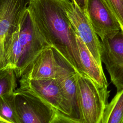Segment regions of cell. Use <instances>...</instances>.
<instances>
[{"label": "cell", "instance_id": "obj_1", "mask_svg": "<svg viewBox=\"0 0 123 123\" xmlns=\"http://www.w3.org/2000/svg\"><path fill=\"white\" fill-rule=\"evenodd\" d=\"M71 3L69 0H31L28 10L38 32L55 53L77 73L86 75L76 32L66 13Z\"/></svg>", "mask_w": 123, "mask_h": 123}, {"label": "cell", "instance_id": "obj_2", "mask_svg": "<svg viewBox=\"0 0 123 123\" xmlns=\"http://www.w3.org/2000/svg\"><path fill=\"white\" fill-rule=\"evenodd\" d=\"M48 47L50 46L38 32L27 9L3 58L0 60V69L12 68L17 78H20L38 54Z\"/></svg>", "mask_w": 123, "mask_h": 123}, {"label": "cell", "instance_id": "obj_3", "mask_svg": "<svg viewBox=\"0 0 123 123\" xmlns=\"http://www.w3.org/2000/svg\"><path fill=\"white\" fill-rule=\"evenodd\" d=\"M78 101L81 123H101L110 91L86 75L77 73Z\"/></svg>", "mask_w": 123, "mask_h": 123}, {"label": "cell", "instance_id": "obj_4", "mask_svg": "<svg viewBox=\"0 0 123 123\" xmlns=\"http://www.w3.org/2000/svg\"><path fill=\"white\" fill-rule=\"evenodd\" d=\"M19 123H68L52 108L31 91L20 87L13 92Z\"/></svg>", "mask_w": 123, "mask_h": 123}, {"label": "cell", "instance_id": "obj_5", "mask_svg": "<svg viewBox=\"0 0 123 123\" xmlns=\"http://www.w3.org/2000/svg\"><path fill=\"white\" fill-rule=\"evenodd\" d=\"M20 87L36 95L68 123H72L67 102L56 78L28 79L20 78Z\"/></svg>", "mask_w": 123, "mask_h": 123}, {"label": "cell", "instance_id": "obj_6", "mask_svg": "<svg viewBox=\"0 0 123 123\" xmlns=\"http://www.w3.org/2000/svg\"><path fill=\"white\" fill-rule=\"evenodd\" d=\"M31 0H0V60L18 29Z\"/></svg>", "mask_w": 123, "mask_h": 123}, {"label": "cell", "instance_id": "obj_7", "mask_svg": "<svg viewBox=\"0 0 123 123\" xmlns=\"http://www.w3.org/2000/svg\"><path fill=\"white\" fill-rule=\"evenodd\" d=\"M101 59L117 90L123 89V31L101 39Z\"/></svg>", "mask_w": 123, "mask_h": 123}, {"label": "cell", "instance_id": "obj_8", "mask_svg": "<svg viewBox=\"0 0 123 123\" xmlns=\"http://www.w3.org/2000/svg\"><path fill=\"white\" fill-rule=\"evenodd\" d=\"M100 39L121 31L120 23L106 0H88L85 12Z\"/></svg>", "mask_w": 123, "mask_h": 123}, {"label": "cell", "instance_id": "obj_9", "mask_svg": "<svg viewBox=\"0 0 123 123\" xmlns=\"http://www.w3.org/2000/svg\"><path fill=\"white\" fill-rule=\"evenodd\" d=\"M66 13L75 32L86 44L98 63L102 66L101 42L85 13L72 1L66 10Z\"/></svg>", "mask_w": 123, "mask_h": 123}, {"label": "cell", "instance_id": "obj_10", "mask_svg": "<svg viewBox=\"0 0 123 123\" xmlns=\"http://www.w3.org/2000/svg\"><path fill=\"white\" fill-rule=\"evenodd\" d=\"M77 73L61 59L56 78L67 102L72 123H81L78 101Z\"/></svg>", "mask_w": 123, "mask_h": 123}, {"label": "cell", "instance_id": "obj_11", "mask_svg": "<svg viewBox=\"0 0 123 123\" xmlns=\"http://www.w3.org/2000/svg\"><path fill=\"white\" fill-rule=\"evenodd\" d=\"M61 60L53 48L48 47L38 54L21 78L28 79L56 78Z\"/></svg>", "mask_w": 123, "mask_h": 123}, {"label": "cell", "instance_id": "obj_12", "mask_svg": "<svg viewBox=\"0 0 123 123\" xmlns=\"http://www.w3.org/2000/svg\"><path fill=\"white\" fill-rule=\"evenodd\" d=\"M80 59L85 74L100 86L108 88V83L100 66L81 37L76 33Z\"/></svg>", "mask_w": 123, "mask_h": 123}, {"label": "cell", "instance_id": "obj_13", "mask_svg": "<svg viewBox=\"0 0 123 123\" xmlns=\"http://www.w3.org/2000/svg\"><path fill=\"white\" fill-rule=\"evenodd\" d=\"M101 123H123V89L117 90L106 106Z\"/></svg>", "mask_w": 123, "mask_h": 123}, {"label": "cell", "instance_id": "obj_14", "mask_svg": "<svg viewBox=\"0 0 123 123\" xmlns=\"http://www.w3.org/2000/svg\"><path fill=\"white\" fill-rule=\"evenodd\" d=\"M0 123H19L15 109L13 93L0 96Z\"/></svg>", "mask_w": 123, "mask_h": 123}, {"label": "cell", "instance_id": "obj_15", "mask_svg": "<svg viewBox=\"0 0 123 123\" xmlns=\"http://www.w3.org/2000/svg\"><path fill=\"white\" fill-rule=\"evenodd\" d=\"M17 78L13 69H0V96L14 92L17 86Z\"/></svg>", "mask_w": 123, "mask_h": 123}, {"label": "cell", "instance_id": "obj_16", "mask_svg": "<svg viewBox=\"0 0 123 123\" xmlns=\"http://www.w3.org/2000/svg\"><path fill=\"white\" fill-rule=\"evenodd\" d=\"M116 16L123 31V0H106Z\"/></svg>", "mask_w": 123, "mask_h": 123}, {"label": "cell", "instance_id": "obj_17", "mask_svg": "<svg viewBox=\"0 0 123 123\" xmlns=\"http://www.w3.org/2000/svg\"><path fill=\"white\" fill-rule=\"evenodd\" d=\"M88 0H72V1L76 4L77 6L84 12H85Z\"/></svg>", "mask_w": 123, "mask_h": 123}]
</instances>
